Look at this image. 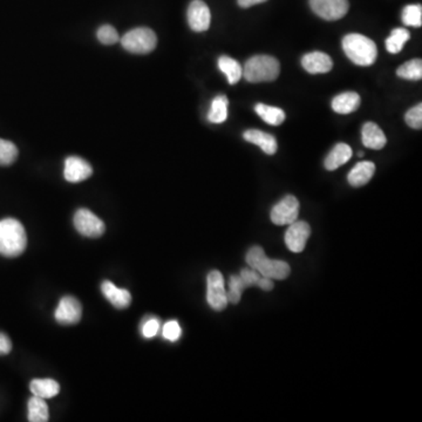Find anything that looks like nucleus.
Listing matches in <instances>:
<instances>
[{
	"label": "nucleus",
	"mask_w": 422,
	"mask_h": 422,
	"mask_svg": "<svg viewBox=\"0 0 422 422\" xmlns=\"http://www.w3.org/2000/svg\"><path fill=\"white\" fill-rule=\"evenodd\" d=\"M27 236L23 224L14 218L0 221V255L18 257L25 252Z\"/></svg>",
	"instance_id": "obj_1"
},
{
	"label": "nucleus",
	"mask_w": 422,
	"mask_h": 422,
	"mask_svg": "<svg viewBox=\"0 0 422 422\" xmlns=\"http://www.w3.org/2000/svg\"><path fill=\"white\" fill-rule=\"evenodd\" d=\"M245 261L252 269L256 270L261 276L270 280H284L290 276L291 268L287 263L280 259H270L266 257L262 247H252L245 256Z\"/></svg>",
	"instance_id": "obj_2"
},
{
	"label": "nucleus",
	"mask_w": 422,
	"mask_h": 422,
	"mask_svg": "<svg viewBox=\"0 0 422 422\" xmlns=\"http://www.w3.org/2000/svg\"><path fill=\"white\" fill-rule=\"evenodd\" d=\"M342 49L352 63L358 66H371L377 60L376 42L365 35L351 33L342 39Z\"/></svg>",
	"instance_id": "obj_3"
},
{
	"label": "nucleus",
	"mask_w": 422,
	"mask_h": 422,
	"mask_svg": "<svg viewBox=\"0 0 422 422\" xmlns=\"http://www.w3.org/2000/svg\"><path fill=\"white\" fill-rule=\"evenodd\" d=\"M278 60L270 56H255L245 63L243 77L252 84L276 80L280 75Z\"/></svg>",
	"instance_id": "obj_4"
},
{
	"label": "nucleus",
	"mask_w": 422,
	"mask_h": 422,
	"mask_svg": "<svg viewBox=\"0 0 422 422\" xmlns=\"http://www.w3.org/2000/svg\"><path fill=\"white\" fill-rule=\"evenodd\" d=\"M121 45L126 51L134 54H148L156 47V35L150 28H134L123 35Z\"/></svg>",
	"instance_id": "obj_5"
},
{
	"label": "nucleus",
	"mask_w": 422,
	"mask_h": 422,
	"mask_svg": "<svg viewBox=\"0 0 422 422\" xmlns=\"http://www.w3.org/2000/svg\"><path fill=\"white\" fill-rule=\"evenodd\" d=\"M206 300L215 311H223L227 307L228 296L223 275L217 270L211 271L206 278Z\"/></svg>",
	"instance_id": "obj_6"
},
{
	"label": "nucleus",
	"mask_w": 422,
	"mask_h": 422,
	"mask_svg": "<svg viewBox=\"0 0 422 422\" xmlns=\"http://www.w3.org/2000/svg\"><path fill=\"white\" fill-rule=\"evenodd\" d=\"M74 227L85 237L98 238L104 235L106 225L91 210L79 209L74 215Z\"/></svg>",
	"instance_id": "obj_7"
},
{
	"label": "nucleus",
	"mask_w": 422,
	"mask_h": 422,
	"mask_svg": "<svg viewBox=\"0 0 422 422\" xmlns=\"http://www.w3.org/2000/svg\"><path fill=\"white\" fill-rule=\"evenodd\" d=\"M314 13L325 20L335 21L345 17L349 12V0H310Z\"/></svg>",
	"instance_id": "obj_8"
},
{
	"label": "nucleus",
	"mask_w": 422,
	"mask_h": 422,
	"mask_svg": "<svg viewBox=\"0 0 422 422\" xmlns=\"http://www.w3.org/2000/svg\"><path fill=\"white\" fill-rule=\"evenodd\" d=\"M299 202L292 195H287L273 206L270 213L273 223L276 225H290L298 218Z\"/></svg>",
	"instance_id": "obj_9"
},
{
	"label": "nucleus",
	"mask_w": 422,
	"mask_h": 422,
	"mask_svg": "<svg viewBox=\"0 0 422 422\" xmlns=\"http://www.w3.org/2000/svg\"><path fill=\"white\" fill-rule=\"evenodd\" d=\"M311 228L304 221H294L290 224L289 229L285 232V244L290 252H303L306 247L307 240L310 237Z\"/></svg>",
	"instance_id": "obj_10"
},
{
	"label": "nucleus",
	"mask_w": 422,
	"mask_h": 422,
	"mask_svg": "<svg viewBox=\"0 0 422 422\" xmlns=\"http://www.w3.org/2000/svg\"><path fill=\"white\" fill-rule=\"evenodd\" d=\"M82 316L80 302L72 296L63 297L54 312L56 321L63 325H73L79 323Z\"/></svg>",
	"instance_id": "obj_11"
},
{
	"label": "nucleus",
	"mask_w": 422,
	"mask_h": 422,
	"mask_svg": "<svg viewBox=\"0 0 422 422\" xmlns=\"http://www.w3.org/2000/svg\"><path fill=\"white\" fill-rule=\"evenodd\" d=\"M188 24L192 31L204 32L210 27L211 13L209 7L202 0H194L188 7Z\"/></svg>",
	"instance_id": "obj_12"
},
{
	"label": "nucleus",
	"mask_w": 422,
	"mask_h": 422,
	"mask_svg": "<svg viewBox=\"0 0 422 422\" xmlns=\"http://www.w3.org/2000/svg\"><path fill=\"white\" fill-rule=\"evenodd\" d=\"M93 174L91 164L87 161L77 156H70L65 161V169H63V176L66 181L70 183H77L82 182L87 178H91Z\"/></svg>",
	"instance_id": "obj_13"
},
{
	"label": "nucleus",
	"mask_w": 422,
	"mask_h": 422,
	"mask_svg": "<svg viewBox=\"0 0 422 422\" xmlns=\"http://www.w3.org/2000/svg\"><path fill=\"white\" fill-rule=\"evenodd\" d=\"M302 65L311 74L328 73L333 67L330 56L323 52L307 53L302 59Z\"/></svg>",
	"instance_id": "obj_14"
},
{
	"label": "nucleus",
	"mask_w": 422,
	"mask_h": 422,
	"mask_svg": "<svg viewBox=\"0 0 422 422\" xmlns=\"http://www.w3.org/2000/svg\"><path fill=\"white\" fill-rule=\"evenodd\" d=\"M101 292L116 309H126L132 303V294L130 291L126 289H120L109 280L102 282Z\"/></svg>",
	"instance_id": "obj_15"
},
{
	"label": "nucleus",
	"mask_w": 422,
	"mask_h": 422,
	"mask_svg": "<svg viewBox=\"0 0 422 422\" xmlns=\"http://www.w3.org/2000/svg\"><path fill=\"white\" fill-rule=\"evenodd\" d=\"M243 137L245 141L261 147V149L268 155H273L278 149L276 137L262 130H249L243 134Z\"/></svg>",
	"instance_id": "obj_16"
},
{
	"label": "nucleus",
	"mask_w": 422,
	"mask_h": 422,
	"mask_svg": "<svg viewBox=\"0 0 422 422\" xmlns=\"http://www.w3.org/2000/svg\"><path fill=\"white\" fill-rule=\"evenodd\" d=\"M361 137H363L364 146L371 149H383L387 143L384 132L374 123H367L364 125Z\"/></svg>",
	"instance_id": "obj_17"
},
{
	"label": "nucleus",
	"mask_w": 422,
	"mask_h": 422,
	"mask_svg": "<svg viewBox=\"0 0 422 422\" xmlns=\"http://www.w3.org/2000/svg\"><path fill=\"white\" fill-rule=\"evenodd\" d=\"M374 171H376V166L373 162L363 161L356 163L352 170L349 171L347 180L352 187L359 188L371 181V178H373Z\"/></svg>",
	"instance_id": "obj_18"
},
{
	"label": "nucleus",
	"mask_w": 422,
	"mask_h": 422,
	"mask_svg": "<svg viewBox=\"0 0 422 422\" xmlns=\"http://www.w3.org/2000/svg\"><path fill=\"white\" fill-rule=\"evenodd\" d=\"M360 97L354 92H346L342 94H339L332 100V109L338 114H349V113L356 112L359 108Z\"/></svg>",
	"instance_id": "obj_19"
},
{
	"label": "nucleus",
	"mask_w": 422,
	"mask_h": 422,
	"mask_svg": "<svg viewBox=\"0 0 422 422\" xmlns=\"http://www.w3.org/2000/svg\"><path fill=\"white\" fill-rule=\"evenodd\" d=\"M351 157H352L351 147L346 143H338L325 159V168L330 171L335 170L339 167H342V164L349 162Z\"/></svg>",
	"instance_id": "obj_20"
},
{
	"label": "nucleus",
	"mask_w": 422,
	"mask_h": 422,
	"mask_svg": "<svg viewBox=\"0 0 422 422\" xmlns=\"http://www.w3.org/2000/svg\"><path fill=\"white\" fill-rule=\"evenodd\" d=\"M32 395L42 399L54 398L59 395L60 385L53 379H35L30 384Z\"/></svg>",
	"instance_id": "obj_21"
},
{
	"label": "nucleus",
	"mask_w": 422,
	"mask_h": 422,
	"mask_svg": "<svg viewBox=\"0 0 422 422\" xmlns=\"http://www.w3.org/2000/svg\"><path fill=\"white\" fill-rule=\"evenodd\" d=\"M218 68L228 77V82L236 85L243 77V68L236 60L230 56H223L218 59Z\"/></svg>",
	"instance_id": "obj_22"
},
{
	"label": "nucleus",
	"mask_w": 422,
	"mask_h": 422,
	"mask_svg": "<svg viewBox=\"0 0 422 422\" xmlns=\"http://www.w3.org/2000/svg\"><path fill=\"white\" fill-rule=\"evenodd\" d=\"M28 421L46 422L49 421V407L45 400L39 397H35L28 400L27 404Z\"/></svg>",
	"instance_id": "obj_23"
},
{
	"label": "nucleus",
	"mask_w": 422,
	"mask_h": 422,
	"mask_svg": "<svg viewBox=\"0 0 422 422\" xmlns=\"http://www.w3.org/2000/svg\"><path fill=\"white\" fill-rule=\"evenodd\" d=\"M255 111L259 116H261L266 123H269L271 126H280L285 120V113L278 107L259 104V105H256Z\"/></svg>",
	"instance_id": "obj_24"
},
{
	"label": "nucleus",
	"mask_w": 422,
	"mask_h": 422,
	"mask_svg": "<svg viewBox=\"0 0 422 422\" xmlns=\"http://www.w3.org/2000/svg\"><path fill=\"white\" fill-rule=\"evenodd\" d=\"M228 100L225 95H217L213 99L209 113H208V120L213 123H222L228 119Z\"/></svg>",
	"instance_id": "obj_25"
},
{
	"label": "nucleus",
	"mask_w": 422,
	"mask_h": 422,
	"mask_svg": "<svg viewBox=\"0 0 422 422\" xmlns=\"http://www.w3.org/2000/svg\"><path fill=\"white\" fill-rule=\"evenodd\" d=\"M409 38H411V35L406 28H395L386 40V49L392 54L400 53L406 42H409Z\"/></svg>",
	"instance_id": "obj_26"
},
{
	"label": "nucleus",
	"mask_w": 422,
	"mask_h": 422,
	"mask_svg": "<svg viewBox=\"0 0 422 422\" xmlns=\"http://www.w3.org/2000/svg\"><path fill=\"white\" fill-rule=\"evenodd\" d=\"M398 77L406 80H420L422 77L421 59H413L404 63L397 70Z\"/></svg>",
	"instance_id": "obj_27"
},
{
	"label": "nucleus",
	"mask_w": 422,
	"mask_h": 422,
	"mask_svg": "<svg viewBox=\"0 0 422 422\" xmlns=\"http://www.w3.org/2000/svg\"><path fill=\"white\" fill-rule=\"evenodd\" d=\"M248 289L245 285L244 282L242 280L240 276H231L229 280V291L227 292L228 303L236 304L241 302L242 294L244 292V290Z\"/></svg>",
	"instance_id": "obj_28"
},
{
	"label": "nucleus",
	"mask_w": 422,
	"mask_h": 422,
	"mask_svg": "<svg viewBox=\"0 0 422 422\" xmlns=\"http://www.w3.org/2000/svg\"><path fill=\"white\" fill-rule=\"evenodd\" d=\"M402 23L406 26L420 27L422 25L421 5H409L402 11Z\"/></svg>",
	"instance_id": "obj_29"
},
{
	"label": "nucleus",
	"mask_w": 422,
	"mask_h": 422,
	"mask_svg": "<svg viewBox=\"0 0 422 422\" xmlns=\"http://www.w3.org/2000/svg\"><path fill=\"white\" fill-rule=\"evenodd\" d=\"M18 148L11 141L0 139V166H10L17 160Z\"/></svg>",
	"instance_id": "obj_30"
},
{
	"label": "nucleus",
	"mask_w": 422,
	"mask_h": 422,
	"mask_svg": "<svg viewBox=\"0 0 422 422\" xmlns=\"http://www.w3.org/2000/svg\"><path fill=\"white\" fill-rule=\"evenodd\" d=\"M98 39L104 45H113L119 42V35L111 25H104L98 30Z\"/></svg>",
	"instance_id": "obj_31"
},
{
	"label": "nucleus",
	"mask_w": 422,
	"mask_h": 422,
	"mask_svg": "<svg viewBox=\"0 0 422 422\" xmlns=\"http://www.w3.org/2000/svg\"><path fill=\"white\" fill-rule=\"evenodd\" d=\"M406 123L409 127H412L414 130H421L422 128V105L419 104L418 106H414L413 108L409 109V112L406 113Z\"/></svg>",
	"instance_id": "obj_32"
},
{
	"label": "nucleus",
	"mask_w": 422,
	"mask_h": 422,
	"mask_svg": "<svg viewBox=\"0 0 422 422\" xmlns=\"http://www.w3.org/2000/svg\"><path fill=\"white\" fill-rule=\"evenodd\" d=\"M163 338L169 342H178L182 335L181 326L176 321H170L166 323L162 330Z\"/></svg>",
	"instance_id": "obj_33"
},
{
	"label": "nucleus",
	"mask_w": 422,
	"mask_h": 422,
	"mask_svg": "<svg viewBox=\"0 0 422 422\" xmlns=\"http://www.w3.org/2000/svg\"><path fill=\"white\" fill-rule=\"evenodd\" d=\"M160 330V321L156 318H149L142 324L141 333L147 339L153 338Z\"/></svg>",
	"instance_id": "obj_34"
},
{
	"label": "nucleus",
	"mask_w": 422,
	"mask_h": 422,
	"mask_svg": "<svg viewBox=\"0 0 422 422\" xmlns=\"http://www.w3.org/2000/svg\"><path fill=\"white\" fill-rule=\"evenodd\" d=\"M12 349V342H11L10 338L4 333H0V354H8Z\"/></svg>",
	"instance_id": "obj_35"
},
{
	"label": "nucleus",
	"mask_w": 422,
	"mask_h": 422,
	"mask_svg": "<svg viewBox=\"0 0 422 422\" xmlns=\"http://www.w3.org/2000/svg\"><path fill=\"white\" fill-rule=\"evenodd\" d=\"M259 287L263 290V291H271L273 289V280H270V278H266V277H261V280H259Z\"/></svg>",
	"instance_id": "obj_36"
},
{
	"label": "nucleus",
	"mask_w": 422,
	"mask_h": 422,
	"mask_svg": "<svg viewBox=\"0 0 422 422\" xmlns=\"http://www.w3.org/2000/svg\"><path fill=\"white\" fill-rule=\"evenodd\" d=\"M266 0H238V5L243 7V8H248V7L254 6L257 4L266 3Z\"/></svg>",
	"instance_id": "obj_37"
}]
</instances>
